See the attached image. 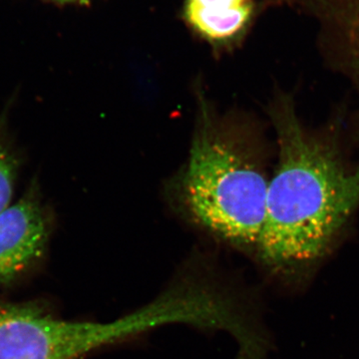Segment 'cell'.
Segmentation results:
<instances>
[{
  "label": "cell",
  "instance_id": "cell-1",
  "mask_svg": "<svg viewBox=\"0 0 359 359\" xmlns=\"http://www.w3.org/2000/svg\"><path fill=\"white\" fill-rule=\"evenodd\" d=\"M276 128L280 161L257 250L271 268L292 269L323 256L359 205V168L344 167L289 113Z\"/></svg>",
  "mask_w": 359,
  "mask_h": 359
},
{
  "label": "cell",
  "instance_id": "cell-2",
  "mask_svg": "<svg viewBox=\"0 0 359 359\" xmlns=\"http://www.w3.org/2000/svg\"><path fill=\"white\" fill-rule=\"evenodd\" d=\"M269 182L231 128L203 112L179 184L186 211L205 230L241 248H257Z\"/></svg>",
  "mask_w": 359,
  "mask_h": 359
},
{
  "label": "cell",
  "instance_id": "cell-3",
  "mask_svg": "<svg viewBox=\"0 0 359 359\" xmlns=\"http://www.w3.org/2000/svg\"><path fill=\"white\" fill-rule=\"evenodd\" d=\"M81 321L60 320L32 302H0V359H81Z\"/></svg>",
  "mask_w": 359,
  "mask_h": 359
},
{
  "label": "cell",
  "instance_id": "cell-4",
  "mask_svg": "<svg viewBox=\"0 0 359 359\" xmlns=\"http://www.w3.org/2000/svg\"><path fill=\"white\" fill-rule=\"evenodd\" d=\"M50 231L51 217L34 180L15 204L0 212V285L39 261Z\"/></svg>",
  "mask_w": 359,
  "mask_h": 359
},
{
  "label": "cell",
  "instance_id": "cell-5",
  "mask_svg": "<svg viewBox=\"0 0 359 359\" xmlns=\"http://www.w3.org/2000/svg\"><path fill=\"white\" fill-rule=\"evenodd\" d=\"M252 9L250 0H188L186 18L207 39L224 40L242 30Z\"/></svg>",
  "mask_w": 359,
  "mask_h": 359
},
{
  "label": "cell",
  "instance_id": "cell-6",
  "mask_svg": "<svg viewBox=\"0 0 359 359\" xmlns=\"http://www.w3.org/2000/svg\"><path fill=\"white\" fill-rule=\"evenodd\" d=\"M20 159L7 128V110L0 114V212L6 210L13 199L16 175Z\"/></svg>",
  "mask_w": 359,
  "mask_h": 359
},
{
  "label": "cell",
  "instance_id": "cell-7",
  "mask_svg": "<svg viewBox=\"0 0 359 359\" xmlns=\"http://www.w3.org/2000/svg\"><path fill=\"white\" fill-rule=\"evenodd\" d=\"M57 1L67 2V1H76V0H57Z\"/></svg>",
  "mask_w": 359,
  "mask_h": 359
}]
</instances>
